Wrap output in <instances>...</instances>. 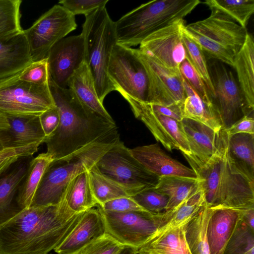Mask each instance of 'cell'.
Wrapping results in <instances>:
<instances>
[{
	"instance_id": "cell-19",
	"label": "cell",
	"mask_w": 254,
	"mask_h": 254,
	"mask_svg": "<svg viewBox=\"0 0 254 254\" xmlns=\"http://www.w3.org/2000/svg\"><path fill=\"white\" fill-rule=\"evenodd\" d=\"M132 155L159 178L177 176L197 178L194 171L167 155L157 143L129 149Z\"/></svg>"
},
{
	"instance_id": "cell-32",
	"label": "cell",
	"mask_w": 254,
	"mask_h": 254,
	"mask_svg": "<svg viewBox=\"0 0 254 254\" xmlns=\"http://www.w3.org/2000/svg\"><path fill=\"white\" fill-rule=\"evenodd\" d=\"M88 171L73 178L63 196L67 207L75 213L85 212L98 205L91 189Z\"/></svg>"
},
{
	"instance_id": "cell-29",
	"label": "cell",
	"mask_w": 254,
	"mask_h": 254,
	"mask_svg": "<svg viewBox=\"0 0 254 254\" xmlns=\"http://www.w3.org/2000/svg\"><path fill=\"white\" fill-rule=\"evenodd\" d=\"M185 98L181 106L183 118L199 122L217 132L222 129L213 105L204 101L183 78Z\"/></svg>"
},
{
	"instance_id": "cell-28",
	"label": "cell",
	"mask_w": 254,
	"mask_h": 254,
	"mask_svg": "<svg viewBox=\"0 0 254 254\" xmlns=\"http://www.w3.org/2000/svg\"><path fill=\"white\" fill-rule=\"evenodd\" d=\"M235 69L239 85L249 107L254 109V41L248 33L245 42L235 56Z\"/></svg>"
},
{
	"instance_id": "cell-47",
	"label": "cell",
	"mask_w": 254,
	"mask_h": 254,
	"mask_svg": "<svg viewBox=\"0 0 254 254\" xmlns=\"http://www.w3.org/2000/svg\"><path fill=\"white\" fill-rule=\"evenodd\" d=\"M42 129L46 138L57 128L60 120V114L56 106L48 109L39 116Z\"/></svg>"
},
{
	"instance_id": "cell-40",
	"label": "cell",
	"mask_w": 254,
	"mask_h": 254,
	"mask_svg": "<svg viewBox=\"0 0 254 254\" xmlns=\"http://www.w3.org/2000/svg\"><path fill=\"white\" fill-rule=\"evenodd\" d=\"M131 197L148 212L156 214L165 211L168 197L153 189L143 190Z\"/></svg>"
},
{
	"instance_id": "cell-11",
	"label": "cell",
	"mask_w": 254,
	"mask_h": 254,
	"mask_svg": "<svg viewBox=\"0 0 254 254\" xmlns=\"http://www.w3.org/2000/svg\"><path fill=\"white\" fill-rule=\"evenodd\" d=\"M108 74L115 90L123 97L147 102L148 76L135 49L117 43L110 56Z\"/></svg>"
},
{
	"instance_id": "cell-2",
	"label": "cell",
	"mask_w": 254,
	"mask_h": 254,
	"mask_svg": "<svg viewBox=\"0 0 254 254\" xmlns=\"http://www.w3.org/2000/svg\"><path fill=\"white\" fill-rule=\"evenodd\" d=\"M49 86L60 117L57 128L44 142L46 153L53 160L69 155L118 128L115 122L82 104L69 88H61L50 79Z\"/></svg>"
},
{
	"instance_id": "cell-6",
	"label": "cell",
	"mask_w": 254,
	"mask_h": 254,
	"mask_svg": "<svg viewBox=\"0 0 254 254\" xmlns=\"http://www.w3.org/2000/svg\"><path fill=\"white\" fill-rule=\"evenodd\" d=\"M82 25L85 62L93 78L96 92L103 103L106 96L116 91L108 74L110 56L117 43L115 22L105 7L85 16Z\"/></svg>"
},
{
	"instance_id": "cell-4",
	"label": "cell",
	"mask_w": 254,
	"mask_h": 254,
	"mask_svg": "<svg viewBox=\"0 0 254 254\" xmlns=\"http://www.w3.org/2000/svg\"><path fill=\"white\" fill-rule=\"evenodd\" d=\"M120 140L116 128L78 150L53 160L42 178L30 206L59 204L69 182L92 168Z\"/></svg>"
},
{
	"instance_id": "cell-24",
	"label": "cell",
	"mask_w": 254,
	"mask_h": 254,
	"mask_svg": "<svg viewBox=\"0 0 254 254\" xmlns=\"http://www.w3.org/2000/svg\"><path fill=\"white\" fill-rule=\"evenodd\" d=\"M213 209L207 228L209 254H223L242 211L227 208Z\"/></svg>"
},
{
	"instance_id": "cell-17",
	"label": "cell",
	"mask_w": 254,
	"mask_h": 254,
	"mask_svg": "<svg viewBox=\"0 0 254 254\" xmlns=\"http://www.w3.org/2000/svg\"><path fill=\"white\" fill-rule=\"evenodd\" d=\"M47 58L50 80L61 88H67L70 79L85 62L82 34L61 39L51 48Z\"/></svg>"
},
{
	"instance_id": "cell-3",
	"label": "cell",
	"mask_w": 254,
	"mask_h": 254,
	"mask_svg": "<svg viewBox=\"0 0 254 254\" xmlns=\"http://www.w3.org/2000/svg\"><path fill=\"white\" fill-rule=\"evenodd\" d=\"M227 137L224 129L218 131L216 151L206 163L187 160L199 180L208 207L240 211L254 208V183L231 166L227 157Z\"/></svg>"
},
{
	"instance_id": "cell-7",
	"label": "cell",
	"mask_w": 254,
	"mask_h": 254,
	"mask_svg": "<svg viewBox=\"0 0 254 254\" xmlns=\"http://www.w3.org/2000/svg\"><path fill=\"white\" fill-rule=\"evenodd\" d=\"M210 9L207 18L185 25L184 30L199 46L205 57L233 67L249 33L227 15Z\"/></svg>"
},
{
	"instance_id": "cell-22",
	"label": "cell",
	"mask_w": 254,
	"mask_h": 254,
	"mask_svg": "<svg viewBox=\"0 0 254 254\" xmlns=\"http://www.w3.org/2000/svg\"><path fill=\"white\" fill-rule=\"evenodd\" d=\"M32 62L23 30L0 37V79L19 72Z\"/></svg>"
},
{
	"instance_id": "cell-9",
	"label": "cell",
	"mask_w": 254,
	"mask_h": 254,
	"mask_svg": "<svg viewBox=\"0 0 254 254\" xmlns=\"http://www.w3.org/2000/svg\"><path fill=\"white\" fill-rule=\"evenodd\" d=\"M18 73L0 79V114L5 117L39 116L56 106L49 84L21 80Z\"/></svg>"
},
{
	"instance_id": "cell-50",
	"label": "cell",
	"mask_w": 254,
	"mask_h": 254,
	"mask_svg": "<svg viewBox=\"0 0 254 254\" xmlns=\"http://www.w3.org/2000/svg\"><path fill=\"white\" fill-rule=\"evenodd\" d=\"M240 219L254 230V208L241 211Z\"/></svg>"
},
{
	"instance_id": "cell-13",
	"label": "cell",
	"mask_w": 254,
	"mask_h": 254,
	"mask_svg": "<svg viewBox=\"0 0 254 254\" xmlns=\"http://www.w3.org/2000/svg\"><path fill=\"white\" fill-rule=\"evenodd\" d=\"M98 208L104 221L106 233L124 246L138 249L157 231L153 214L146 212H117Z\"/></svg>"
},
{
	"instance_id": "cell-35",
	"label": "cell",
	"mask_w": 254,
	"mask_h": 254,
	"mask_svg": "<svg viewBox=\"0 0 254 254\" xmlns=\"http://www.w3.org/2000/svg\"><path fill=\"white\" fill-rule=\"evenodd\" d=\"M91 189L98 205L123 197H130L120 185L104 176L95 165L88 171Z\"/></svg>"
},
{
	"instance_id": "cell-43",
	"label": "cell",
	"mask_w": 254,
	"mask_h": 254,
	"mask_svg": "<svg viewBox=\"0 0 254 254\" xmlns=\"http://www.w3.org/2000/svg\"><path fill=\"white\" fill-rule=\"evenodd\" d=\"M42 143L39 141L20 147L3 148L0 151V177L19 157L33 156Z\"/></svg>"
},
{
	"instance_id": "cell-46",
	"label": "cell",
	"mask_w": 254,
	"mask_h": 254,
	"mask_svg": "<svg viewBox=\"0 0 254 254\" xmlns=\"http://www.w3.org/2000/svg\"><path fill=\"white\" fill-rule=\"evenodd\" d=\"M98 207L104 211L126 212H146L131 197H123L107 201ZM150 213V212H149Z\"/></svg>"
},
{
	"instance_id": "cell-42",
	"label": "cell",
	"mask_w": 254,
	"mask_h": 254,
	"mask_svg": "<svg viewBox=\"0 0 254 254\" xmlns=\"http://www.w3.org/2000/svg\"><path fill=\"white\" fill-rule=\"evenodd\" d=\"M125 246L107 233L92 241L77 254H117Z\"/></svg>"
},
{
	"instance_id": "cell-45",
	"label": "cell",
	"mask_w": 254,
	"mask_h": 254,
	"mask_svg": "<svg viewBox=\"0 0 254 254\" xmlns=\"http://www.w3.org/2000/svg\"><path fill=\"white\" fill-rule=\"evenodd\" d=\"M109 0H61L60 4L73 15L84 14L85 16L94 10L105 7Z\"/></svg>"
},
{
	"instance_id": "cell-48",
	"label": "cell",
	"mask_w": 254,
	"mask_h": 254,
	"mask_svg": "<svg viewBox=\"0 0 254 254\" xmlns=\"http://www.w3.org/2000/svg\"><path fill=\"white\" fill-rule=\"evenodd\" d=\"M224 130L228 135L240 133L254 134V116L246 115Z\"/></svg>"
},
{
	"instance_id": "cell-36",
	"label": "cell",
	"mask_w": 254,
	"mask_h": 254,
	"mask_svg": "<svg viewBox=\"0 0 254 254\" xmlns=\"http://www.w3.org/2000/svg\"><path fill=\"white\" fill-rule=\"evenodd\" d=\"M203 2L210 9L223 12L244 28L254 12V0H205Z\"/></svg>"
},
{
	"instance_id": "cell-51",
	"label": "cell",
	"mask_w": 254,
	"mask_h": 254,
	"mask_svg": "<svg viewBox=\"0 0 254 254\" xmlns=\"http://www.w3.org/2000/svg\"><path fill=\"white\" fill-rule=\"evenodd\" d=\"M117 254H138L137 249L125 246Z\"/></svg>"
},
{
	"instance_id": "cell-25",
	"label": "cell",
	"mask_w": 254,
	"mask_h": 254,
	"mask_svg": "<svg viewBox=\"0 0 254 254\" xmlns=\"http://www.w3.org/2000/svg\"><path fill=\"white\" fill-rule=\"evenodd\" d=\"M227 135V157L231 166L254 183V134Z\"/></svg>"
},
{
	"instance_id": "cell-27",
	"label": "cell",
	"mask_w": 254,
	"mask_h": 254,
	"mask_svg": "<svg viewBox=\"0 0 254 254\" xmlns=\"http://www.w3.org/2000/svg\"><path fill=\"white\" fill-rule=\"evenodd\" d=\"M206 204L203 191L201 188L176 207L154 214L157 231L156 234L168 229L181 227L187 223Z\"/></svg>"
},
{
	"instance_id": "cell-39",
	"label": "cell",
	"mask_w": 254,
	"mask_h": 254,
	"mask_svg": "<svg viewBox=\"0 0 254 254\" xmlns=\"http://www.w3.org/2000/svg\"><path fill=\"white\" fill-rule=\"evenodd\" d=\"M21 0H0V37L22 30L20 25Z\"/></svg>"
},
{
	"instance_id": "cell-23",
	"label": "cell",
	"mask_w": 254,
	"mask_h": 254,
	"mask_svg": "<svg viewBox=\"0 0 254 254\" xmlns=\"http://www.w3.org/2000/svg\"><path fill=\"white\" fill-rule=\"evenodd\" d=\"M6 117L9 128L0 130V142L3 148L20 147L39 141L45 142L46 136L39 116Z\"/></svg>"
},
{
	"instance_id": "cell-30",
	"label": "cell",
	"mask_w": 254,
	"mask_h": 254,
	"mask_svg": "<svg viewBox=\"0 0 254 254\" xmlns=\"http://www.w3.org/2000/svg\"><path fill=\"white\" fill-rule=\"evenodd\" d=\"M183 226L155 235L137 249L138 254H191L185 239Z\"/></svg>"
},
{
	"instance_id": "cell-18",
	"label": "cell",
	"mask_w": 254,
	"mask_h": 254,
	"mask_svg": "<svg viewBox=\"0 0 254 254\" xmlns=\"http://www.w3.org/2000/svg\"><path fill=\"white\" fill-rule=\"evenodd\" d=\"M33 158L19 157L0 177V226L21 210L16 204V197Z\"/></svg>"
},
{
	"instance_id": "cell-44",
	"label": "cell",
	"mask_w": 254,
	"mask_h": 254,
	"mask_svg": "<svg viewBox=\"0 0 254 254\" xmlns=\"http://www.w3.org/2000/svg\"><path fill=\"white\" fill-rule=\"evenodd\" d=\"M179 69L184 79L194 91L204 101L212 105L205 83L187 58L181 64Z\"/></svg>"
},
{
	"instance_id": "cell-8",
	"label": "cell",
	"mask_w": 254,
	"mask_h": 254,
	"mask_svg": "<svg viewBox=\"0 0 254 254\" xmlns=\"http://www.w3.org/2000/svg\"><path fill=\"white\" fill-rule=\"evenodd\" d=\"M95 166L102 175L123 188L130 196L155 188L159 179L146 169L120 140Z\"/></svg>"
},
{
	"instance_id": "cell-52",
	"label": "cell",
	"mask_w": 254,
	"mask_h": 254,
	"mask_svg": "<svg viewBox=\"0 0 254 254\" xmlns=\"http://www.w3.org/2000/svg\"><path fill=\"white\" fill-rule=\"evenodd\" d=\"M9 128V125L6 117L0 114V130H6Z\"/></svg>"
},
{
	"instance_id": "cell-33",
	"label": "cell",
	"mask_w": 254,
	"mask_h": 254,
	"mask_svg": "<svg viewBox=\"0 0 254 254\" xmlns=\"http://www.w3.org/2000/svg\"><path fill=\"white\" fill-rule=\"evenodd\" d=\"M53 160L47 153L39 154L32 158L16 197V204L20 210L30 206L42 178Z\"/></svg>"
},
{
	"instance_id": "cell-20",
	"label": "cell",
	"mask_w": 254,
	"mask_h": 254,
	"mask_svg": "<svg viewBox=\"0 0 254 254\" xmlns=\"http://www.w3.org/2000/svg\"><path fill=\"white\" fill-rule=\"evenodd\" d=\"M105 233L101 213L98 208H92L84 212L73 229L54 251L57 254H77Z\"/></svg>"
},
{
	"instance_id": "cell-15",
	"label": "cell",
	"mask_w": 254,
	"mask_h": 254,
	"mask_svg": "<svg viewBox=\"0 0 254 254\" xmlns=\"http://www.w3.org/2000/svg\"><path fill=\"white\" fill-rule=\"evenodd\" d=\"M185 25L184 19L176 20L147 36L138 49L162 66L180 71V65L186 58L182 41Z\"/></svg>"
},
{
	"instance_id": "cell-14",
	"label": "cell",
	"mask_w": 254,
	"mask_h": 254,
	"mask_svg": "<svg viewBox=\"0 0 254 254\" xmlns=\"http://www.w3.org/2000/svg\"><path fill=\"white\" fill-rule=\"evenodd\" d=\"M135 52L148 76L146 102L181 108L185 92L183 77L180 71H173L162 66L139 49H135Z\"/></svg>"
},
{
	"instance_id": "cell-38",
	"label": "cell",
	"mask_w": 254,
	"mask_h": 254,
	"mask_svg": "<svg viewBox=\"0 0 254 254\" xmlns=\"http://www.w3.org/2000/svg\"><path fill=\"white\" fill-rule=\"evenodd\" d=\"M223 254H254V230L240 219Z\"/></svg>"
},
{
	"instance_id": "cell-5",
	"label": "cell",
	"mask_w": 254,
	"mask_h": 254,
	"mask_svg": "<svg viewBox=\"0 0 254 254\" xmlns=\"http://www.w3.org/2000/svg\"><path fill=\"white\" fill-rule=\"evenodd\" d=\"M199 0H154L142 4L115 22L117 43L131 48L147 36L179 19H184Z\"/></svg>"
},
{
	"instance_id": "cell-10",
	"label": "cell",
	"mask_w": 254,
	"mask_h": 254,
	"mask_svg": "<svg viewBox=\"0 0 254 254\" xmlns=\"http://www.w3.org/2000/svg\"><path fill=\"white\" fill-rule=\"evenodd\" d=\"M215 61L207 63L215 93L212 103L222 129H226L244 116H254V110L248 106L233 72Z\"/></svg>"
},
{
	"instance_id": "cell-37",
	"label": "cell",
	"mask_w": 254,
	"mask_h": 254,
	"mask_svg": "<svg viewBox=\"0 0 254 254\" xmlns=\"http://www.w3.org/2000/svg\"><path fill=\"white\" fill-rule=\"evenodd\" d=\"M182 41L185 47L186 58L205 83L209 96L214 97V90L210 79L206 57L199 46L184 30Z\"/></svg>"
},
{
	"instance_id": "cell-26",
	"label": "cell",
	"mask_w": 254,
	"mask_h": 254,
	"mask_svg": "<svg viewBox=\"0 0 254 254\" xmlns=\"http://www.w3.org/2000/svg\"><path fill=\"white\" fill-rule=\"evenodd\" d=\"M67 87L84 106L109 121L114 122L98 97L93 78L85 62L70 79Z\"/></svg>"
},
{
	"instance_id": "cell-16",
	"label": "cell",
	"mask_w": 254,
	"mask_h": 254,
	"mask_svg": "<svg viewBox=\"0 0 254 254\" xmlns=\"http://www.w3.org/2000/svg\"><path fill=\"white\" fill-rule=\"evenodd\" d=\"M128 103L135 117L143 122L155 139L169 151L180 150L184 155L190 151L180 122L153 111L148 103L128 96L123 97Z\"/></svg>"
},
{
	"instance_id": "cell-34",
	"label": "cell",
	"mask_w": 254,
	"mask_h": 254,
	"mask_svg": "<svg viewBox=\"0 0 254 254\" xmlns=\"http://www.w3.org/2000/svg\"><path fill=\"white\" fill-rule=\"evenodd\" d=\"M213 211L206 204L183 226L185 239L191 254H210L207 228Z\"/></svg>"
},
{
	"instance_id": "cell-41",
	"label": "cell",
	"mask_w": 254,
	"mask_h": 254,
	"mask_svg": "<svg viewBox=\"0 0 254 254\" xmlns=\"http://www.w3.org/2000/svg\"><path fill=\"white\" fill-rule=\"evenodd\" d=\"M18 78L35 84H49L50 75L47 58L33 62L18 73Z\"/></svg>"
},
{
	"instance_id": "cell-21",
	"label": "cell",
	"mask_w": 254,
	"mask_h": 254,
	"mask_svg": "<svg viewBox=\"0 0 254 254\" xmlns=\"http://www.w3.org/2000/svg\"><path fill=\"white\" fill-rule=\"evenodd\" d=\"M180 123L190 151V155H184L185 158L197 164L206 163L216 151L219 131L187 118H183Z\"/></svg>"
},
{
	"instance_id": "cell-31",
	"label": "cell",
	"mask_w": 254,
	"mask_h": 254,
	"mask_svg": "<svg viewBox=\"0 0 254 254\" xmlns=\"http://www.w3.org/2000/svg\"><path fill=\"white\" fill-rule=\"evenodd\" d=\"M200 188L198 178L168 176L160 177L153 189L168 197L165 210L167 211L178 206Z\"/></svg>"
},
{
	"instance_id": "cell-53",
	"label": "cell",
	"mask_w": 254,
	"mask_h": 254,
	"mask_svg": "<svg viewBox=\"0 0 254 254\" xmlns=\"http://www.w3.org/2000/svg\"><path fill=\"white\" fill-rule=\"evenodd\" d=\"M3 149L1 143L0 142V151H1Z\"/></svg>"
},
{
	"instance_id": "cell-49",
	"label": "cell",
	"mask_w": 254,
	"mask_h": 254,
	"mask_svg": "<svg viewBox=\"0 0 254 254\" xmlns=\"http://www.w3.org/2000/svg\"><path fill=\"white\" fill-rule=\"evenodd\" d=\"M148 104L150 108L157 113L170 117L179 122L183 118L181 108L179 107H167L149 103Z\"/></svg>"
},
{
	"instance_id": "cell-1",
	"label": "cell",
	"mask_w": 254,
	"mask_h": 254,
	"mask_svg": "<svg viewBox=\"0 0 254 254\" xmlns=\"http://www.w3.org/2000/svg\"><path fill=\"white\" fill-rule=\"evenodd\" d=\"M83 212L62 199L56 205L30 206L0 226V254H48L66 238Z\"/></svg>"
},
{
	"instance_id": "cell-12",
	"label": "cell",
	"mask_w": 254,
	"mask_h": 254,
	"mask_svg": "<svg viewBox=\"0 0 254 254\" xmlns=\"http://www.w3.org/2000/svg\"><path fill=\"white\" fill-rule=\"evenodd\" d=\"M76 27L74 15L60 4L54 5L23 30L32 61L46 59L51 48Z\"/></svg>"
}]
</instances>
